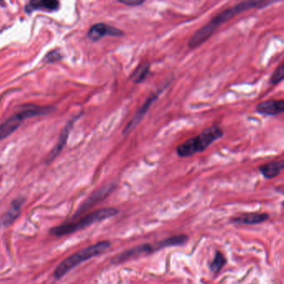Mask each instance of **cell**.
I'll use <instances>...</instances> for the list:
<instances>
[{"mask_svg":"<svg viewBox=\"0 0 284 284\" xmlns=\"http://www.w3.org/2000/svg\"><path fill=\"white\" fill-rule=\"evenodd\" d=\"M275 2L270 1H245L238 3L233 7L228 8L224 11L214 16L208 24L198 29L194 34L188 40V46L191 50L199 47L200 45L205 43L213 36L214 32L217 30L222 25L231 20L238 14L244 12L249 11L253 9H263L267 6L274 4Z\"/></svg>","mask_w":284,"mask_h":284,"instance_id":"obj_1","label":"cell"},{"mask_svg":"<svg viewBox=\"0 0 284 284\" xmlns=\"http://www.w3.org/2000/svg\"><path fill=\"white\" fill-rule=\"evenodd\" d=\"M224 135V130L220 126H211L203 130L197 136L179 144L176 148V154L180 158H188L204 152L212 143L223 138Z\"/></svg>","mask_w":284,"mask_h":284,"instance_id":"obj_2","label":"cell"},{"mask_svg":"<svg viewBox=\"0 0 284 284\" xmlns=\"http://www.w3.org/2000/svg\"><path fill=\"white\" fill-rule=\"evenodd\" d=\"M118 213H119V210L114 208L99 209V210L94 211L92 213H89L86 215L85 217H82L78 221L54 227L52 228L50 233L52 235L57 236V237L71 234V233H76L78 231L82 230L87 227L91 226L95 223H99V222L107 220L110 217H114Z\"/></svg>","mask_w":284,"mask_h":284,"instance_id":"obj_3","label":"cell"},{"mask_svg":"<svg viewBox=\"0 0 284 284\" xmlns=\"http://www.w3.org/2000/svg\"><path fill=\"white\" fill-rule=\"evenodd\" d=\"M110 242L103 241L78 251L76 253L67 257L66 259L63 260V262L60 263L54 271V277L56 279H60L72 269L76 268L82 263L104 253L107 249H110Z\"/></svg>","mask_w":284,"mask_h":284,"instance_id":"obj_4","label":"cell"},{"mask_svg":"<svg viewBox=\"0 0 284 284\" xmlns=\"http://www.w3.org/2000/svg\"><path fill=\"white\" fill-rule=\"evenodd\" d=\"M54 107H38L35 105H28L23 107L18 114H14L0 125V141L11 135L18 129L23 121L33 117L46 115L54 111Z\"/></svg>","mask_w":284,"mask_h":284,"instance_id":"obj_5","label":"cell"},{"mask_svg":"<svg viewBox=\"0 0 284 284\" xmlns=\"http://www.w3.org/2000/svg\"><path fill=\"white\" fill-rule=\"evenodd\" d=\"M171 83H172V79L168 80L167 83H164L155 92L150 94L143 105L139 107V110L137 111L135 116L133 117V119L129 121V123L127 124L124 129L123 130V136H127V135H129V134H131V132H133L138 127L139 123H141L142 120H143V117L145 116L146 113L148 112L150 107L158 100L159 96L163 94V92L168 86L170 85Z\"/></svg>","mask_w":284,"mask_h":284,"instance_id":"obj_6","label":"cell"},{"mask_svg":"<svg viewBox=\"0 0 284 284\" xmlns=\"http://www.w3.org/2000/svg\"><path fill=\"white\" fill-rule=\"evenodd\" d=\"M123 35H124V33L121 29L113 27V26L106 25L103 23H99V24L93 25L88 33L89 38L94 42L99 41L106 36L123 37Z\"/></svg>","mask_w":284,"mask_h":284,"instance_id":"obj_7","label":"cell"},{"mask_svg":"<svg viewBox=\"0 0 284 284\" xmlns=\"http://www.w3.org/2000/svg\"><path fill=\"white\" fill-rule=\"evenodd\" d=\"M284 111V100H267L256 106V112L265 116H277Z\"/></svg>","mask_w":284,"mask_h":284,"instance_id":"obj_8","label":"cell"},{"mask_svg":"<svg viewBox=\"0 0 284 284\" xmlns=\"http://www.w3.org/2000/svg\"><path fill=\"white\" fill-rule=\"evenodd\" d=\"M114 188H115V186L114 184H108V185L105 186V187H103V188L99 189V191L94 192V194L90 199H88L87 201L78 209L76 215H75V217H77L78 215L85 212L88 208L94 206V204H96V203H98V202L101 201L102 199H105L107 195L110 194V192L114 190Z\"/></svg>","mask_w":284,"mask_h":284,"instance_id":"obj_9","label":"cell"},{"mask_svg":"<svg viewBox=\"0 0 284 284\" xmlns=\"http://www.w3.org/2000/svg\"><path fill=\"white\" fill-rule=\"evenodd\" d=\"M59 8V3L54 0H42V1H32L25 6V11L28 14L36 10L43 11H54Z\"/></svg>","mask_w":284,"mask_h":284,"instance_id":"obj_10","label":"cell"},{"mask_svg":"<svg viewBox=\"0 0 284 284\" xmlns=\"http://www.w3.org/2000/svg\"><path fill=\"white\" fill-rule=\"evenodd\" d=\"M75 120H76V119H72L71 121H70L67 123V125L65 126V128H63V131L61 133L60 137H59V139H58V142H57L56 145H55L54 149L52 150L51 152H50V156H49V160L50 161L54 160L59 155V152L62 151V149H63L65 144L67 143L68 138H69V135H70V131L73 128V126H74Z\"/></svg>","mask_w":284,"mask_h":284,"instance_id":"obj_11","label":"cell"},{"mask_svg":"<svg viewBox=\"0 0 284 284\" xmlns=\"http://www.w3.org/2000/svg\"><path fill=\"white\" fill-rule=\"evenodd\" d=\"M25 203V199L18 198L12 203L11 208H9L7 213L3 217L2 224L4 226H10L20 214L21 208Z\"/></svg>","mask_w":284,"mask_h":284,"instance_id":"obj_12","label":"cell"},{"mask_svg":"<svg viewBox=\"0 0 284 284\" xmlns=\"http://www.w3.org/2000/svg\"><path fill=\"white\" fill-rule=\"evenodd\" d=\"M284 168L283 160L273 161L260 166L259 171L265 179H271L277 177Z\"/></svg>","mask_w":284,"mask_h":284,"instance_id":"obj_13","label":"cell"},{"mask_svg":"<svg viewBox=\"0 0 284 284\" xmlns=\"http://www.w3.org/2000/svg\"><path fill=\"white\" fill-rule=\"evenodd\" d=\"M269 216L266 213H248L235 219L233 221L238 224H257L267 221Z\"/></svg>","mask_w":284,"mask_h":284,"instance_id":"obj_14","label":"cell"},{"mask_svg":"<svg viewBox=\"0 0 284 284\" xmlns=\"http://www.w3.org/2000/svg\"><path fill=\"white\" fill-rule=\"evenodd\" d=\"M149 62H143L134 70L132 74L130 75L129 79L132 81L133 83H143V81H145L146 78L149 74Z\"/></svg>","mask_w":284,"mask_h":284,"instance_id":"obj_15","label":"cell"},{"mask_svg":"<svg viewBox=\"0 0 284 284\" xmlns=\"http://www.w3.org/2000/svg\"><path fill=\"white\" fill-rule=\"evenodd\" d=\"M225 263H226V259L224 256L220 252H217L215 254L214 259L211 263L210 269L213 273H219L220 269L224 266Z\"/></svg>","mask_w":284,"mask_h":284,"instance_id":"obj_16","label":"cell"},{"mask_svg":"<svg viewBox=\"0 0 284 284\" xmlns=\"http://www.w3.org/2000/svg\"><path fill=\"white\" fill-rule=\"evenodd\" d=\"M283 76L284 66L283 63H282L273 71V74L271 76L270 80H269V83L272 85H277V84L281 83L283 80Z\"/></svg>","mask_w":284,"mask_h":284,"instance_id":"obj_17","label":"cell"},{"mask_svg":"<svg viewBox=\"0 0 284 284\" xmlns=\"http://www.w3.org/2000/svg\"><path fill=\"white\" fill-rule=\"evenodd\" d=\"M61 58H62V56H61L60 53H58V51H53L47 54L45 60L49 63H54L55 61L60 60Z\"/></svg>","mask_w":284,"mask_h":284,"instance_id":"obj_18","label":"cell"},{"mask_svg":"<svg viewBox=\"0 0 284 284\" xmlns=\"http://www.w3.org/2000/svg\"><path fill=\"white\" fill-rule=\"evenodd\" d=\"M119 3H120L122 5H127L128 7H138V6L143 5L145 1H143V0H124V1H121V0H119Z\"/></svg>","mask_w":284,"mask_h":284,"instance_id":"obj_19","label":"cell"}]
</instances>
